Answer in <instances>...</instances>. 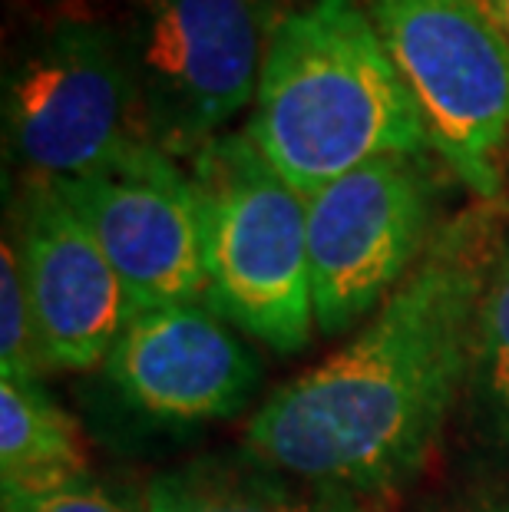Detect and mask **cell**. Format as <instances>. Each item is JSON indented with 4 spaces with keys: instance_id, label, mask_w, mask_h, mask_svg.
Segmentation results:
<instances>
[{
    "instance_id": "1",
    "label": "cell",
    "mask_w": 509,
    "mask_h": 512,
    "mask_svg": "<svg viewBox=\"0 0 509 512\" xmlns=\"http://www.w3.org/2000/svg\"><path fill=\"white\" fill-rule=\"evenodd\" d=\"M506 222V199H476L437 225L420 265L354 341L258 407L248 450L341 493H377L417 473L470 377L476 311Z\"/></svg>"
},
{
    "instance_id": "2",
    "label": "cell",
    "mask_w": 509,
    "mask_h": 512,
    "mask_svg": "<svg viewBox=\"0 0 509 512\" xmlns=\"http://www.w3.org/2000/svg\"><path fill=\"white\" fill-rule=\"evenodd\" d=\"M248 139L301 199L377 159H420L427 126L357 0H308L268 34Z\"/></svg>"
},
{
    "instance_id": "3",
    "label": "cell",
    "mask_w": 509,
    "mask_h": 512,
    "mask_svg": "<svg viewBox=\"0 0 509 512\" xmlns=\"http://www.w3.org/2000/svg\"><path fill=\"white\" fill-rule=\"evenodd\" d=\"M192 162L202 199L205 304L278 354L308 347L318 328L308 202L268 166L248 136H219Z\"/></svg>"
},
{
    "instance_id": "4",
    "label": "cell",
    "mask_w": 509,
    "mask_h": 512,
    "mask_svg": "<svg viewBox=\"0 0 509 512\" xmlns=\"http://www.w3.org/2000/svg\"><path fill=\"white\" fill-rule=\"evenodd\" d=\"M414 96L430 149L480 202L503 199L509 37L490 0H364Z\"/></svg>"
},
{
    "instance_id": "5",
    "label": "cell",
    "mask_w": 509,
    "mask_h": 512,
    "mask_svg": "<svg viewBox=\"0 0 509 512\" xmlns=\"http://www.w3.org/2000/svg\"><path fill=\"white\" fill-rule=\"evenodd\" d=\"M7 152L30 179L100 172L143 136L126 47L93 20H57L4 76Z\"/></svg>"
},
{
    "instance_id": "6",
    "label": "cell",
    "mask_w": 509,
    "mask_h": 512,
    "mask_svg": "<svg viewBox=\"0 0 509 512\" xmlns=\"http://www.w3.org/2000/svg\"><path fill=\"white\" fill-rule=\"evenodd\" d=\"M258 0H143L126 60L153 146L199 156L258 93L265 47Z\"/></svg>"
},
{
    "instance_id": "7",
    "label": "cell",
    "mask_w": 509,
    "mask_h": 512,
    "mask_svg": "<svg viewBox=\"0 0 509 512\" xmlns=\"http://www.w3.org/2000/svg\"><path fill=\"white\" fill-rule=\"evenodd\" d=\"M305 202L314 321L334 337L381 308L420 265L437 232L433 182L417 159H377Z\"/></svg>"
},
{
    "instance_id": "8",
    "label": "cell",
    "mask_w": 509,
    "mask_h": 512,
    "mask_svg": "<svg viewBox=\"0 0 509 512\" xmlns=\"http://www.w3.org/2000/svg\"><path fill=\"white\" fill-rule=\"evenodd\" d=\"M57 185L103 245L136 311L205 301L202 199L192 172L166 149L139 139L100 172Z\"/></svg>"
},
{
    "instance_id": "9",
    "label": "cell",
    "mask_w": 509,
    "mask_h": 512,
    "mask_svg": "<svg viewBox=\"0 0 509 512\" xmlns=\"http://www.w3.org/2000/svg\"><path fill=\"white\" fill-rule=\"evenodd\" d=\"M17 248L50 367H106L136 308L103 245L57 182H27Z\"/></svg>"
},
{
    "instance_id": "10",
    "label": "cell",
    "mask_w": 509,
    "mask_h": 512,
    "mask_svg": "<svg viewBox=\"0 0 509 512\" xmlns=\"http://www.w3.org/2000/svg\"><path fill=\"white\" fill-rule=\"evenodd\" d=\"M113 387L159 420H222L258 387V357L205 301L136 311L110 361Z\"/></svg>"
},
{
    "instance_id": "11",
    "label": "cell",
    "mask_w": 509,
    "mask_h": 512,
    "mask_svg": "<svg viewBox=\"0 0 509 512\" xmlns=\"http://www.w3.org/2000/svg\"><path fill=\"white\" fill-rule=\"evenodd\" d=\"M83 433L40 384L0 380V483L4 496H37L86 483Z\"/></svg>"
},
{
    "instance_id": "12",
    "label": "cell",
    "mask_w": 509,
    "mask_h": 512,
    "mask_svg": "<svg viewBox=\"0 0 509 512\" xmlns=\"http://www.w3.org/2000/svg\"><path fill=\"white\" fill-rule=\"evenodd\" d=\"M143 512H361L341 489H291L262 473L196 463L156 476L143 493Z\"/></svg>"
},
{
    "instance_id": "13",
    "label": "cell",
    "mask_w": 509,
    "mask_h": 512,
    "mask_svg": "<svg viewBox=\"0 0 509 512\" xmlns=\"http://www.w3.org/2000/svg\"><path fill=\"white\" fill-rule=\"evenodd\" d=\"M470 384L493 427L509 433V245L496 261L476 311Z\"/></svg>"
},
{
    "instance_id": "14",
    "label": "cell",
    "mask_w": 509,
    "mask_h": 512,
    "mask_svg": "<svg viewBox=\"0 0 509 512\" xmlns=\"http://www.w3.org/2000/svg\"><path fill=\"white\" fill-rule=\"evenodd\" d=\"M0 370L7 380L24 384H40V377L53 370L40 341L20 248L10 238L0 248Z\"/></svg>"
},
{
    "instance_id": "15",
    "label": "cell",
    "mask_w": 509,
    "mask_h": 512,
    "mask_svg": "<svg viewBox=\"0 0 509 512\" xmlns=\"http://www.w3.org/2000/svg\"><path fill=\"white\" fill-rule=\"evenodd\" d=\"M4 512H133L90 483H73L37 496H4Z\"/></svg>"
},
{
    "instance_id": "16",
    "label": "cell",
    "mask_w": 509,
    "mask_h": 512,
    "mask_svg": "<svg viewBox=\"0 0 509 512\" xmlns=\"http://www.w3.org/2000/svg\"><path fill=\"white\" fill-rule=\"evenodd\" d=\"M493 4V14L500 17V24L506 30V37H509V0H490Z\"/></svg>"
},
{
    "instance_id": "17",
    "label": "cell",
    "mask_w": 509,
    "mask_h": 512,
    "mask_svg": "<svg viewBox=\"0 0 509 512\" xmlns=\"http://www.w3.org/2000/svg\"><path fill=\"white\" fill-rule=\"evenodd\" d=\"M490 512H509V503H503V506H496V509H490Z\"/></svg>"
}]
</instances>
